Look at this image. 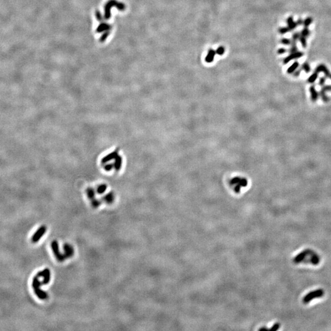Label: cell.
Masks as SVG:
<instances>
[{
    "label": "cell",
    "instance_id": "21",
    "mask_svg": "<svg viewBox=\"0 0 331 331\" xmlns=\"http://www.w3.org/2000/svg\"><path fill=\"white\" fill-rule=\"evenodd\" d=\"M312 21H313V19L312 17H307L303 22L305 27H308L312 23Z\"/></svg>",
    "mask_w": 331,
    "mask_h": 331
},
{
    "label": "cell",
    "instance_id": "19",
    "mask_svg": "<svg viewBox=\"0 0 331 331\" xmlns=\"http://www.w3.org/2000/svg\"><path fill=\"white\" fill-rule=\"evenodd\" d=\"M299 37H300V35L299 33H295L294 35H293V37H292V46H296V41L298 39H299Z\"/></svg>",
    "mask_w": 331,
    "mask_h": 331
},
{
    "label": "cell",
    "instance_id": "27",
    "mask_svg": "<svg viewBox=\"0 0 331 331\" xmlns=\"http://www.w3.org/2000/svg\"><path fill=\"white\" fill-rule=\"evenodd\" d=\"M281 41V43L283 44H285V45H289V44H290L291 42V41H290V39H286V38H283V39H282Z\"/></svg>",
    "mask_w": 331,
    "mask_h": 331
},
{
    "label": "cell",
    "instance_id": "20",
    "mask_svg": "<svg viewBox=\"0 0 331 331\" xmlns=\"http://www.w3.org/2000/svg\"><path fill=\"white\" fill-rule=\"evenodd\" d=\"M299 40H300V42L302 44V46H303V47L305 48L307 46V40H306V37H304L303 36H300L299 37Z\"/></svg>",
    "mask_w": 331,
    "mask_h": 331
},
{
    "label": "cell",
    "instance_id": "30",
    "mask_svg": "<svg viewBox=\"0 0 331 331\" xmlns=\"http://www.w3.org/2000/svg\"><path fill=\"white\" fill-rule=\"evenodd\" d=\"M286 52V49H285L283 48H281L278 51V53H279V54H283V53H285Z\"/></svg>",
    "mask_w": 331,
    "mask_h": 331
},
{
    "label": "cell",
    "instance_id": "11",
    "mask_svg": "<svg viewBox=\"0 0 331 331\" xmlns=\"http://www.w3.org/2000/svg\"><path fill=\"white\" fill-rule=\"evenodd\" d=\"M328 91H331V85H326L324 86L322 88L321 91H320V95L323 99V100L324 102H328L329 101V98L327 97L326 95V92Z\"/></svg>",
    "mask_w": 331,
    "mask_h": 331
},
{
    "label": "cell",
    "instance_id": "18",
    "mask_svg": "<svg viewBox=\"0 0 331 331\" xmlns=\"http://www.w3.org/2000/svg\"><path fill=\"white\" fill-rule=\"evenodd\" d=\"M318 73L315 72L312 75L310 76V77L308 79V81L309 83H314V82L316 80V79L318 78Z\"/></svg>",
    "mask_w": 331,
    "mask_h": 331
},
{
    "label": "cell",
    "instance_id": "17",
    "mask_svg": "<svg viewBox=\"0 0 331 331\" xmlns=\"http://www.w3.org/2000/svg\"><path fill=\"white\" fill-rule=\"evenodd\" d=\"M299 63L297 61H295L288 69L287 70V72L288 74H292L293 72H294L295 71V70H297V68L299 67Z\"/></svg>",
    "mask_w": 331,
    "mask_h": 331
},
{
    "label": "cell",
    "instance_id": "10",
    "mask_svg": "<svg viewBox=\"0 0 331 331\" xmlns=\"http://www.w3.org/2000/svg\"><path fill=\"white\" fill-rule=\"evenodd\" d=\"M34 292H35V294L37 296V297L41 299V300H45L46 299H47L48 297V294L47 293L43 291L42 290H41L40 288H36L34 289Z\"/></svg>",
    "mask_w": 331,
    "mask_h": 331
},
{
    "label": "cell",
    "instance_id": "8",
    "mask_svg": "<svg viewBox=\"0 0 331 331\" xmlns=\"http://www.w3.org/2000/svg\"><path fill=\"white\" fill-rule=\"evenodd\" d=\"M63 251L65 258H71L74 254V250L70 244H65L63 245Z\"/></svg>",
    "mask_w": 331,
    "mask_h": 331
},
{
    "label": "cell",
    "instance_id": "29",
    "mask_svg": "<svg viewBox=\"0 0 331 331\" xmlns=\"http://www.w3.org/2000/svg\"><path fill=\"white\" fill-rule=\"evenodd\" d=\"M324 82H325V78H324V77H321V78L320 79V80H319V85H321V86H323V85H324Z\"/></svg>",
    "mask_w": 331,
    "mask_h": 331
},
{
    "label": "cell",
    "instance_id": "15",
    "mask_svg": "<svg viewBox=\"0 0 331 331\" xmlns=\"http://www.w3.org/2000/svg\"><path fill=\"white\" fill-rule=\"evenodd\" d=\"M310 93H311V99L312 100V101L315 102L318 98V92L316 91V89L314 86H312L310 88Z\"/></svg>",
    "mask_w": 331,
    "mask_h": 331
},
{
    "label": "cell",
    "instance_id": "3",
    "mask_svg": "<svg viewBox=\"0 0 331 331\" xmlns=\"http://www.w3.org/2000/svg\"><path fill=\"white\" fill-rule=\"evenodd\" d=\"M51 248L52 250L53 254L56 258V259L60 262H63L66 258L63 254L60 253V249H59V245L57 241H53L51 243Z\"/></svg>",
    "mask_w": 331,
    "mask_h": 331
},
{
    "label": "cell",
    "instance_id": "2",
    "mask_svg": "<svg viewBox=\"0 0 331 331\" xmlns=\"http://www.w3.org/2000/svg\"><path fill=\"white\" fill-rule=\"evenodd\" d=\"M324 295V291L323 289H318L312 291L306 294L303 298V302L305 304H309L311 300L316 298H319Z\"/></svg>",
    "mask_w": 331,
    "mask_h": 331
},
{
    "label": "cell",
    "instance_id": "24",
    "mask_svg": "<svg viewBox=\"0 0 331 331\" xmlns=\"http://www.w3.org/2000/svg\"><path fill=\"white\" fill-rule=\"evenodd\" d=\"M225 47H223V46H220L216 51V53H217L219 55H223L225 53Z\"/></svg>",
    "mask_w": 331,
    "mask_h": 331
},
{
    "label": "cell",
    "instance_id": "13",
    "mask_svg": "<svg viewBox=\"0 0 331 331\" xmlns=\"http://www.w3.org/2000/svg\"><path fill=\"white\" fill-rule=\"evenodd\" d=\"M286 22H287L288 27H289V28L290 29V30H293L295 29V28H296L297 26L298 25H297V23L294 21L293 17H291V16L288 18Z\"/></svg>",
    "mask_w": 331,
    "mask_h": 331
},
{
    "label": "cell",
    "instance_id": "4",
    "mask_svg": "<svg viewBox=\"0 0 331 331\" xmlns=\"http://www.w3.org/2000/svg\"><path fill=\"white\" fill-rule=\"evenodd\" d=\"M36 275L39 278L43 277V280L42 281V285L48 284L51 280V270L47 268L45 269L42 271L39 272Z\"/></svg>",
    "mask_w": 331,
    "mask_h": 331
},
{
    "label": "cell",
    "instance_id": "16",
    "mask_svg": "<svg viewBox=\"0 0 331 331\" xmlns=\"http://www.w3.org/2000/svg\"><path fill=\"white\" fill-rule=\"evenodd\" d=\"M103 200L108 204H111L114 200V197L113 194L112 192L108 193L107 195L105 196V197H103Z\"/></svg>",
    "mask_w": 331,
    "mask_h": 331
},
{
    "label": "cell",
    "instance_id": "31",
    "mask_svg": "<svg viewBox=\"0 0 331 331\" xmlns=\"http://www.w3.org/2000/svg\"><path fill=\"white\" fill-rule=\"evenodd\" d=\"M303 22H303V21H302V20L301 19H299V20H298V21L297 22V25H302V24L303 23Z\"/></svg>",
    "mask_w": 331,
    "mask_h": 331
},
{
    "label": "cell",
    "instance_id": "23",
    "mask_svg": "<svg viewBox=\"0 0 331 331\" xmlns=\"http://www.w3.org/2000/svg\"><path fill=\"white\" fill-rule=\"evenodd\" d=\"M302 69L304 70L305 72L307 73H309L310 71V65H309V63H305L302 66Z\"/></svg>",
    "mask_w": 331,
    "mask_h": 331
},
{
    "label": "cell",
    "instance_id": "28",
    "mask_svg": "<svg viewBox=\"0 0 331 331\" xmlns=\"http://www.w3.org/2000/svg\"><path fill=\"white\" fill-rule=\"evenodd\" d=\"M297 51V48L296 45V46H292L290 50V52L291 53L296 52Z\"/></svg>",
    "mask_w": 331,
    "mask_h": 331
},
{
    "label": "cell",
    "instance_id": "5",
    "mask_svg": "<svg viewBox=\"0 0 331 331\" xmlns=\"http://www.w3.org/2000/svg\"><path fill=\"white\" fill-rule=\"evenodd\" d=\"M46 231H47V227L45 226H41L35 232V234L32 236V242L33 243L37 242L41 239V237L45 234Z\"/></svg>",
    "mask_w": 331,
    "mask_h": 331
},
{
    "label": "cell",
    "instance_id": "26",
    "mask_svg": "<svg viewBox=\"0 0 331 331\" xmlns=\"http://www.w3.org/2000/svg\"><path fill=\"white\" fill-rule=\"evenodd\" d=\"M280 327V323H275V324H274V326L270 329V331H277L278 329H279Z\"/></svg>",
    "mask_w": 331,
    "mask_h": 331
},
{
    "label": "cell",
    "instance_id": "14",
    "mask_svg": "<svg viewBox=\"0 0 331 331\" xmlns=\"http://www.w3.org/2000/svg\"><path fill=\"white\" fill-rule=\"evenodd\" d=\"M216 54V51H215L214 50H212V49H210L206 57V61L207 63H212L213 61V60H214V58H215V55Z\"/></svg>",
    "mask_w": 331,
    "mask_h": 331
},
{
    "label": "cell",
    "instance_id": "32",
    "mask_svg": "<svg viewBox=\"0 0 331 331\" xmlns=\"http://www.w3.org/2000/svg\"><path fill=\"white\" fill-rule=\"evenodd\" d=\"M300 71H296V73L294 74V75H295V76H297V75H299V74H300Z\"/></svg>",
    "mask_w": 331,
    "mask_h": 331
},
{
    "label": "cell",
    "instance_id": "7",
    "mask_svg": "<svg viewBox=\"0 0 331 331\" xmlns=\"http://www.w3.org/2000/svg\"><path fill=\"white\" fill-rule=\"evenodd\" d=\"M305 262V263H310L312 264H313L314 265H318L319 262H320V258L319 256V255L316 253L314 251H313V252L311 253L310 255V258L309 259H305L304 261L302 262Z\"/></svg>",
    "mask_w": 331,
    "mask_h": 331
},
{
    "label": "cell",
    "instance_id": "9",
    "mask_svg": "<svg viewBox=\"0 0 331 331\" xmlns=\"http://www.w3.org/2000/svg\"><path fill=\"white\" fill-rule=\"evenodd\" d=\"M304 55V53L302 52H296L291 53L289 56H288L285 60H284V64L288 63L290 61L292 60L297 59L300 57H302Z\"/></svg>",
    "mask_w": 331,
    "mask_h": 331
},
{
    "label": "cell",
    "instance_id": "6",
    "mask_svg": "<svg viewBox=\"0 0 331 331\" xmlns=\"http://www.w3.org/2000/svg\"><path fill=\"white\" fill-rule=\"evenodd\" d=\"M312 251V250L310 249H307V250H304L303 251L299 253L294 258L293 261L295 264H299L300 262H302L304 261V260L310 254Z\"/></svg>",
    "mask_w": 331,
    "mask_h": 331
},
{
    "label": "cell",
    "instance_id": "22",
    "mask_svg": "<svg viewBox=\"0 0 331 331\" xmlns=\"http://www.w3.org/2000/svg\"><path fill=\"white\" fill-rule=\"evenodd\" d=\"M289 31H290V29L288 27H281L279 29V32L280 34H282V35H284V34H286V33H288Z\"/></svg>",
    "mask_w": 331,
    "mask_h": 331
},
{
    "label": "cell",
    "instance_id": "12",
    "mask_svg": "<svg viewBox=\"0 0 331 331\" xmlns=\"http://www.w3.org/2000/svg\"><path fill=\"white\" fill-rule=\"evenodd\" d=\"M315 72H317V73H319V72H323V73L325 74V75H326V77H329V76H330V75H331V74H330V72H329V71L328 70V69L327 68V67H326L324 65H319L316 68Z\"/></svg>",
    "mask_w": 331,
    "mask_h": 331
},
{
    "label": "cell",
    "instance_id": "1",
    "mask_svg": "<svg viewBox=\"0 0 331 331\" xmlns=\"http://www.w3.org/2000/svg\"><path fill=\"white\" fill-rule=\"evenodd\" d=\"M231 185L232 186V187L236 192H240V190L242 188H244L246 186L247 180L246 178L243 177H236L232 178L231 181Z\"/></svg>",
    "mask_w": 331,
    "mask_h": 331
},
{
    "label": "cell",
    "instance_id": "33",
    "mask_svg": "<svg viewBox=\"0 0 331 331\" xmlns=\"http://www.w3.org/2000/svg\"><path fill=\"white\" fill-rule=\"evenodd\" d=\"M329 78H330V79H331V75H330V76H329Z\"/></svg>",
    "mask_w": 331,
    "mask_h": 331
},
{
    "label": "cell",
    "instance_id": "25",
    "mask_svg": "<svg viewBox=\"0 0 331 331\" xmlns=\"http://www.w3.org/2000/svg\"><path fill=\"white\" fill-rule=\"evenodd\" d=\"M310 35V31L307 28V27H305L304 29L302 30V31L301 32V36H303L304 37H307L309 35Z\"/></svg>",
    "mask_w": 331,
    "mask_h": 331
}]
</instances>
